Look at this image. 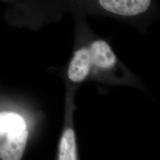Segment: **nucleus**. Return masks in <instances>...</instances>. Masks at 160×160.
Here are the masks:
<instances>
[{
	"mask_svg": "<svg viewBox=\"0 0 160 160\" xmlns=\"http://www.w3.org/2000/svg\"><path fill=\"white\" fill-rule=\"evenodd\" d=\"M91 65V61L88 50L82 48L76 51L68 71V78L75 82L83 81L88 75Z\"/></svg>",
	"mask_w": 160,
	"mask_h": 160,
	"instance_id": "nucleus-4",
	"label": "nucleus"
},
{
	"mask_svg": "<svg viewBox=\"0 0 160 160\" xmlns=\"http://www.w3.org/2000/svg\"><path fill=\"white\" fill-rule=\"evenodd\" d=\"M59 160H77V148H76L75 133L73 129L65 130L59 144Z\"/></svg>",
	"mask_w": 160,
	"mask_h": 160,
	"instance_id": "nucleus-5",
	"label": "nucleus"
},
{
	"mask_svg": "<svg viewBox=\"0 0 160 160\" xmlns=\"http://www.w3.org/2000/svg\"><path fill=\"white\" fill-rule=\"evenodd\" d=\"M28 137L23 117L14 112H0V159L19 160Z\"/></svg>",
	"mask_w": 160,
	"mask_h": 160,
	"instance_id": "nucleus-1",
	"label": "nucleus"
},
{
	"mask_svg": "<svg viewBox=\"0 0 160 160\" xmlns=\"http://www.w3.org/2000/svg\"><path fill=\"white\" fill-rule=\"evenodd\" d=\"M91 63L103 69H110L117 63V58L108 44L102 40L93 42L90 47Z\"/></svg>",
	"mask_w": 160,
	"mask_h": 160,
	"instance_id": "nucleus-3",
	"label": "nucleus"
},
{
	"mask_svg": "<svg viewBox=\"0 0 160 160\" xmlns=\"http://www.w3.org/2000/svg\"><path fill=\"white\" fill-rule=\"evenodd\" d=\"M151 0H99L106 11L122 16H135L147 11Z\"/></svg>",
	"mask_w": 160,
	"mask_h": 160,
	"instance_id": "nucleus-2",
	"label": "nucleus"
}]
</instances>
